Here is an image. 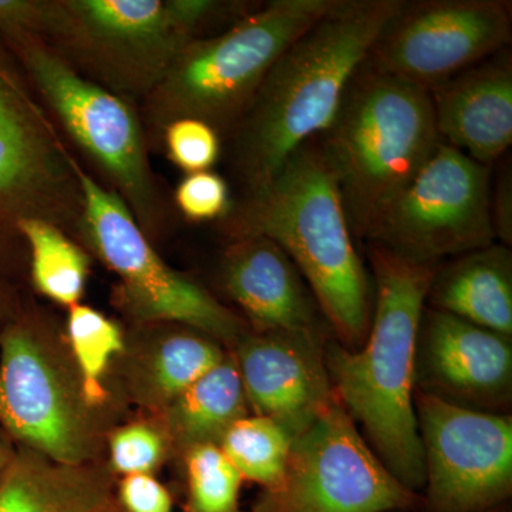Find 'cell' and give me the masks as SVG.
<instances>
[{
  "label": "cell",
  "instance_id": "cell-8",
  "mask_svg": "<svg viewBox=\"0 0 512 512\" xmlns=\"http://www.w3.org/2000/svg\"><path fill=\"white\" fill-rule=\"evenodd\" d=\"M18 60L43 106L148 238L170 224V207L148 158L146 130L130 101L90 82L33 36L2 43Z\"/></svg>",
  "mask_w": 512,
  "mask_h": 512
},
{
  "label": "cell",
  "instance_id": "cell-12",
  "mask_svg": "<svg viewBox=\"0 0 512 512\" xmlns=\"http://www.w3.org/2000/svg\"><path fill=\"white\" fill-rule=\"evenodd\" d=\"M367 446L338 399L292 441L284 484L259 501L264 512H389L416 504Z\"/></svg>",
  "mask_w": 512,
  "mask_h": 512
},
{
  "label": "cell",
  "instance_id": "cell-36",
  "mask_svg": "<svg viewBox=\"0 0 512 512\" xmlns=\"http://www.w3.org/2000/svg\"><path fill=\"white\" fill-rule=\"evenodd\" d=\"M242 512V511H241ZM251 512H264L261 510V508L258 507V505H256V507L254 508V510H252Z\"/></svg>",
  "mask_w": 512,
  "mask_h": 512
},
{
  "label": "cell",
  "instance_id": "cell-30",
  "mask_svg": "<svg viewBox=\"0 0 512 512\" xmlns=\"http://www.w3.org/2000/svg\"><path fill=\"white\" fill-rule=\"evenodd\" d=\"M116 500L127 512H173L170 491L153 474L121 477Z\"/></svg>",
  "mask_w": 512,
  "mask_h": 512
},
{
  "label": "cell",
  "instance_id": "cell-1",
  "mask_svg": "<svg viewBox=\"0 0 512 512\" xmlns=\"http://www.w3.org/2000/svg\"><path fill=\"white\" fill-rule=\"evenodd\" d=\"M403 2L333 0L278 57L225 138L244 195L262 190L293 151L330 126L350 80Z\"/></svg>",
  "mask_w": 512,
  "mask_h": 512
},
{
  "label": "cell",
  "instance_id": "cell-35",
  "mask_svg": "<svg viewBox=\"0 0 512 512\" xmlns=\"http://www.w3.org/2000/svg\"><path fill=\"white\" fill-rule=\"evenodd\" d=\"M97 512H127V511L124 510V508L121 507V505L119 504V501H117L116 498H114L113 501H110L109 504L104 505V507L100 508V510Z\"/></svg>",
  "mask_w": 512,
  "mask_h": 512
},
{
  "label": "cell",
  "instance_id": "cell-31",
  "mask_svg": "<svg viewBox=\"0 0 512 512\" xmlns=\"http://www.w3.org/2000/svg\"><path fill=\"white\" fill-rule=\"evenodd\" d=\"M490 218L495 241L505 247L512 244V173L508 163L498 173L497 183L490 188Z\"/></svg>",
  "mask_w": 512,
  "mask_h": 512
},
{
  "label": "cell",
  "instance_id": "cell-2",
  "mask_svg": "<svg viewBox=\"0 0 512 512\" xmlns=\"http://www.w3.org/2000/svg\"><path fill=\"white\" fill-rule=\"evenodd\" d=\"M369 259L375 301L365 343L356 350L329 342L323 356L339 402L384 466L416 493L426 485L414 406L417 336L439 265L414 264L375 244Z\"/></svg>",
  "mask_w": 512,
  "mask_h": 512
},
{
  "label": "cell",
  "instance_id": "cell-21",
  "mask_svg": "<svg viewBox=\"0 0 512 512\" xmlns=\"http://www.w3.org/2000/svg\"><path fill=\"white\" fill-rule=\"evenodd\" d=\"M427 301L495 333L512 335V255L503 244L488 245L456 256L437 268Z\"/></svg>",
  "mask_w": 512,
  "mask_h": 512
},
{
  "label": "cell",
  "instance_id": "cell-27",
  "mask_svg": "<svg viewBox=\"0 0 512 512\" xmlns=\"http://www.w3.org/2000/svg\"><path fill=\"white\" fill-rule=\"evenodd\" d=\"M107 448V463L121 477L153 474L171 456L167 434L154 416L114 427Z\"/></svg>",
  "mask_w": 512,
  "mask_h": 512
},
{
  "label": "cell",
  "instance_id": "cell-15",
  "mask_svg": "<svg viewBox=\"0 0 512 512\" xmlns=\"http://www.w3.org/2000/svg\"><path fill=\"white\" fill-rule=\"evenodd\" d=\"M322 333L248 329L234 357L249 406L296 439L335 402Z\"/></svg>",
  "mask_w": 512,
  "mask_h": 512
},
{
  "label": "cell",
  "instance_id": "cell-7",
  "mask_svg": "<svg viewBox=\"0 0 512 512\" xmlns=\"http://www.w3.org/2000/svg\"><path fill=\"white\" fill-rule=\"evenodd\" d=\"M111 416L87 397L64 328L25 301L0 338V426L16 446L82 464L103 460Z\"/></svg>",
  "mask_w": 512,
  "mask_h": 512
},
{
  "label": "cell",
  "instance_id": "cell-14",
  "mask_svg": "<svg viewBox=\"0 0 512 512\" xmlns=\"http://www.w3.org/2000/svg\"><path fill=\"white\" fill-rule=\"evenodd\" d=\"M427 500L436 512H487L512 491V421L414 394Z\"/></svg>",
  "mask_w": 512,
  "mask_h": 512
},
{
  "label": "cell",
  "instance_id": "cell-9",
  "mask_svg": "<svg viewBox=\"0 0 512 512\" xmlns=\"http://www.w3.org/2000/svg\"><path fill=\"white\" fill-rule=\"evenodd\" d=\"M84 202L82 247L119 278L114 301L134 325L178 323L234 348L249 329L207 289L174 271L134 220L127 205L77 165Z\"/></svg>",
  "mask_w": 512,
  "mask_h": 512
},
{
  "label": "cell",
  "instance_id": "cell-18",
  "mask_svg": "<svg viewBox=\"0 0 512 512\" xmlns=\"http://www.w3.org/2000/svg\"><path fill=\"white\" fill-rule=\"evenodd\" d=\"M434 121L444 143L493 167L512 144L510 47L430 90Z\"/></svg>",
  "mask_w": 512,
  "mask_h": 512
},
{
  "label": "cell",
  "instance_id": "cell-3",
  "mask_svg": "<svg viewBox=\"0 0 512 512\" xmlns=\"http://www.w3.org/2000/svg\"><path fill=\"white\" fill-rule=\"evenodd\" d=\"M218 222L229 239H272L301 272L340 345L365 343L375 292L318 138L293 151L262 190L232 202Z\"/></svg>",
  "mask_w": 512,
  "mask_h": 512
},
{
  "label": "cell",
  "instance_id": "cell-17",
  "mask_svg": "<svg viewBox=\"0 0 512 512\" xmlns=\"http://www.w3.org/2000/svg\"><path fill=\"white\" fill-rule=\"evenodd\" d=\"M221 281L256 332L322 333L315 296L284 249L262 235L232 238Z\"/></svg>",
  "mask_w": 512,
  "mask_h": 512
},
{
  "label": "cell",
  "instance_id": "cell-33",
  "mask_svg": "<svg viewBox=\"0 0 512 512\" xmlns=\"http://www.w3.org/2000/svg\"><path fill=\"white\" fill-rule=\"evenodd\" d=\"M25 301L19 282L0 276V338Z\"/></svg>",
  "mask_w": 512,
  "mask_h": 512
},
{
  "label": "cell",
  "instance_id": "cell-13",
  "mask_svg": "<svg viewBox=\"0 0 512 512\" xmlns=\"http://www.w3.org/2000/svg\"><path fill=\"white\" fill-rule=\"evenodd\" d=\"M511 37V2L404 0L363 64L430 92L510 46Z\"/></svg>",
  "mask_w": 512,
  "mask_h": 512
},
{
  "label": "cell",
  "instance_id": "cell-29",
  "mask_svg": "<svg viewBox=\"0 0 512 512\" xmlns=\"http://www.w3.org/2000/svg\"><path fill=\"white\" fill-rule=\"evenodd\" d=\"M174 201L185 220L191 222L221 221L232 205L227 181L212 171L185 175Z\"/></svg>",
  "mask_w": 512,
  "mask_h": 512
},
{
  "label": "cell",
  "instance_id": "cell-5",
  "mask_svg": "<svg viewBox=\"0 0 512 512\" xmlns=\"http://www.w3.org/2000/svg\"><path fill=\"white\" fill-rule=\"evenodd\" d=\"M318 138L353 235L373 225L439 147L430 92L362 63Z\"/></svg>",
  "mask_w": 512,
  "mask_h": 512
},
{
  "label": "cell",
  "instance_id": "cell-23",
  "mask_svg": "<svg viewBox=\"0 0 512 512\" xmlns=\"http://www.w3.org/2000/svg\"><path fill=\"white\" fill-rule=\"evenodd\" d=\"M28 248L33 288L50 301L72 308L82 301L90 271V255L56 225L42 220L16 222Z\"/></svg>",
  "mask_w": 512,
  "mask_h": 512
},
{
  "label": "cell",
  "instance_id": "cell-34",
  "mask_svg": "<svg viewBox=\"0 0 512 512\" xmlns=\"http://www.w3.org/2000/svg\"><path fill=\"white\" fill-rule=\"evenodd\" d=\"M16 443L12 440V437L6 433V430L0 426V477H2L3 471L8 468L10 461L15 457Z\"/></svg>",
  "mask_w": 512,
  "mask_h": 512
},
{
  "label": "cell",
  "instance_id": "cell-22",
  "mask_svg": "<svg viewBox=\"0 0 512 512\" xmlns=\"http://www.w3.org/2000/svg\"><path fill=\"white\" fill-rule=\"evenodd\" d=\"M248 399L234 353L192 383L156 419L167 434L171 454L192 447L220 446L227 431L248 416Z\"/></svg>",
  "mask_w": 512,
  "mask_h": 512
},
{
  "label": "cell",
  "instance_id": "cell-19",
  "mask_svg": "<svg viewBox=\"0 0 512 512\" xmlns=\"http://www.w3.org/2000/svg\"><path fill=\"white\" fill-rule=\"evenodd\" d=\"M228 352L200 330L178 323L136 325L119 363L120 393L150 416L163 412Z\"/></svg>",
  "mask_w": 512,
  "mask_h": 512
},
{
  "label": "cell",
  "instance_id": "cell-32",
  "mask_svg": "<svg viewBox=\"0 0 512 512\" xmlns=\"http://www.w3.org/2000/svg\"><path fill=\"white\" fill-rule=\"evenodd\" d=\"M28 265V248L18 228L0 218V276L19 282Z\"/></svg>",
  "mask_w": 512,
  "mask_h": 512
},
{
  "label": "cell",
  "instance_id": "cell-4",
  "mask_svg": "<svg viewBox=\"0 0 512 512\" xmlns=\"http://www.w3.org/2000/svg\"><path fill=\"white\" fill-rule=\"evenodd\" d=\"M229 0H45L37 39L77 73L127 101L144 100L194 40L258 8Z\"/></svg>",
  "mask_w": 512,
  "mask_h": 512
},
{
  "label": "cell",
  "instance_id": "cell-37",
  "mask_svg": "<svg viewBox=\"0 0 512 512\" xmlns=\"http://www.w3.org/2000/svg\"><path fill=\"white\" fill-rule=\"evenodd\" d=\"M487 512H504V511H498L497 508L495 510L487 511Z\"/></svg>",
  "mask_w": 512,
  "mask_h": 512
},
{
  "label": "cell",
  "instance_id": "cell-6",
  "mask_svg": "<svg viewBox=\"0 0 512 512\" xmlns=\"http://www.w3.org/2000/svg\"><path fill=\"white\" fill-rule=\"evenodd\" d=\"M333 0H271L215 35L181 50L141 103L147 140L173 121L210 124L222 140L237 126L278 57L332 6Z\"/></svg>",
  "mask_w": 512,
  "mask_h": 512
},
{
  "label": "cell",
  "instance_id": "cell-10",
  "mask_svg": "<svg viewBox=\"0 0 512 512\" xmlns=\"http://www.w3.org/2000/svg\"><path fill=\"white\" fill-rule=\"evenodd\" d=\"M77 165L18 60L0 43V218L46 221L82 245Z\"/></svg>",
  "mask_w": 512,
  "mask_h": 512
},
{
  "label": "cell",
  "instance_id": "cell-20",
  "mask_svg": "<svg viewBox=\"0 0 512 512\" xmlns=\"http://www.w3.org/2000/svg\"><path fill=\"white\" fill-rule=\"evenodd\" d=\"M116 487L104 460L62 463L16 446L0 477V512H97L116 498Z\"/></svg>",
  "mask_w": 512,
  "mask_h": 512
},
{
  "label": "cell",
  "instance_id": "cell-28",
  "mask_svg": "<svg viewBox=\"0 0 512 512\" xmlns=\"http://www.w3.org/2000/svg\"><path fill=\"white\" fill-rule=\"evenodd\" d=\"M161 140L171 163L187 174L211 171L222 153V137L201 120L173 121L164 128Z\"/></svg>",
  "mask_w": 512,
  "mask_h": 512
},
{
  "label": "cell",
  "instance_id": "cell-26",
  "mask_svg": "<svg viewBox=\"0 0 512 512\" xmlns=\"http://www.w3.org/2000/svg\"><path fill=\"white\" fill-rule=\"evenodd\" d=\"M183 458L188 480L187 512H241L239 490L244 478L220 446L192 447Z\"/></svg>",
  "mask_w": 512,
  "mask_h": 512
},
{
  "label": "cell",
  "instance_id": "cell-11",
  "mask_svg": "<svg viewBox=\"0 0 512 512\" xmlns=\"http://www.w3.org/2000/svg\"><path fill=\"white\" fill-rule=\"evenodd\" d=\"M491 171L441 141L370 229L367 241L423 265L494 244Z\"/></svg>",
  "mask_w": 512,
  "mask_h": 512
},
{
  "label": "cell",
  "instance_id": "cell-16",
  "mask_svg": "<svg viewBox=\"0 0 512 512\" xmlns=\"http://www.w3.org/2000/svg\"><path fill=\"white\" fill-rule=\"evenodd\" d=\"M416 387L481 412L505 406L511 399V338L426 306L417 336Z\"/></svg>",
  "mask_w": 512,
  "mask_h": 512
},
{
  "label": "cell",
  "instance_id": "cell-24",
  "mask_svg": "<svg viewBox=\"0 0 512 512\" xmlns=\"http://www.w3.org/2000/svg\"><path fill=\"white\" fill-rule=\"evenodd\" d=\"M64 333L90 402L97 409L114 412L107 375L126 346L120 326L97 309L77 303L67 309Z\"/></svg>",
  "mask_w": 512,
  "mask_h": 512
},
{
  "label": "cell",
  "instance_id": "cell-25",
  "mask_svg": "<svg viewBox=\"0 0 512 512\" xmlns=\"http://www.w3.org/2000/svg\"><path fill=\"white\" fill-rule=\"evenodd\" d=\"M292 441L274 420L255 414L238 420L225 434L220 448L242 478L275 493L285 481Z\"/></svg>",
  "mask_w": 512,
  "mask_h": 512
}]
</instances>
